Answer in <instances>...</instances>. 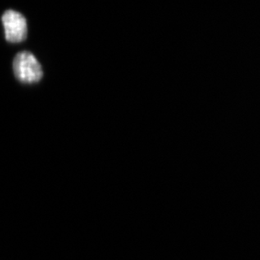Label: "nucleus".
<instances>
[{"label":"nucleus","instance_id":"obj_1","mask_svg":"<svg viewBox=\"0 0 260 260\" xmlns=\"http://www.w3.org/2000/svg\"><path fill=\"white\" fill-rule=\"evenodd\" d=\"M13 69L18 80L25 84L39 82L43 76L41 64L29 52H20L15 56Z\"/></svg>","mask_w":260,"mask_h":260},{"label":"nucleus","instance_id":"obj_2","mask_svg":"<svg viewBox=\"0 0 260 260\" xmlns=\"http://www.w3.org/2000/svg\"><path fill=\"white\" fill-rule=\"evenodd\" d=\"M2 22L8 42L18 43L26 39L27 24L25 18L20 13L7 10L3 15Z\"/></svg>","mask_w":260,"mask_h":260}]
</instances>
